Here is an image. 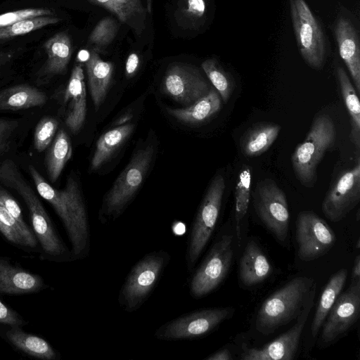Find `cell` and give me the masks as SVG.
<instances>
[{"mask_svg": "<svg viewBox=\"0 0 360 360\" xmlns=\"http://www.w3.org/2000/svg\"><path fill=\"white\" fill-rule=\"evenodd\" d=\"M29 172L38 193L52 205L63 224L72 246V259L86 257L91 250L89 217L75 178L69 176L65 188L58 190L46 182L34 166L29 165Z\"/></svg>", "mask_w": 360, "mask_h": 360, "instance_id": "1", "label": "cell"}, {"mask_svg": "<svg viewBox=\"0 0 360 360\" xmlns=\"http://www.w3.org/2000/svg\"><path fill=\"white\" fill-rule=\"evenodd\" d=\"M316 288L311 278L291 279L263 302L256 316V330L268 335L297 319L307 307L314 306Z\"/></svg>", "mask_w": 360, "mask_h": 360, "instance_id": "2", "label": "cell"}, {"mask_svg": "<svg viewBox=\"0 0 360 360\" xmlns=\"http://www.w3.org/2000/svg\"><path fill=\"white\" fill-rule=\"evenodd\" d=\"M0 184L16 191L26 204L35 236L44 252L58 258L70 256V252L58 236L41 201L11 160L0 163Z\"/></svg>", "mask_w": 360, "mask_h": 360, "instance_id": "3", "label": "cell"}, {"mask_svg": "<svg viewBox=\"0 0 360 360\" xmlns=\"http://www.w3.org/2000/svg\"><path fill=\"white\" fill-rule=\"evenodd\" d=\"M336 139V129L327 114L317 115L308 134L292 154L294 173L300 184L312 188L317 181V167L326 152L333 148Z\"/></svg>", "mask_w": 360, "mask_h": 360, "instance_id": "4", "label": "cell"}, {"mask_svg": "<svg viewBox=\"0 0 360 360\" xmlns=\"http://www.w3.org/2000/svg\"><path fill=\"white\" fill-rule=\"evenodd\" d=\"M171 260L164 250L145 255L131 269L118 294L122 310L132 313L148 300Z\"/></svg>", "mask_w": 360, "mask_h": 360, "instance_id": "5", "label": "cell"}, {"mask_svg": "<svg viewBox=\"0 0 360 360\" xmlns=\"http://www.w3.org/2000/svg\"><path fill=\"white\" fill-rule=\"evenodd\" d=\"M154 153L152 146L137 150L103 198L99 212L102 224L116 220L140 188Z\"/></svg>", "mask_w": 360, "mask_h": 360, "instance_id": "6", "label": "cell"}, {"mask_svg": "<svg viewBox=\"0 0 360 360\" xmlns=\"http://www.w3.org/2000/svg\"><path fill=\"white\" fill-rule=\"evenodd\" d=\"M226 188L224 178L216 175L211 181L192 222L187 240L186 265L191 274L216 229Z\"/></svg>", "mask_w": 360, "mask_h": 360, "instance_id": "7", "label": "cell"}, {"mask_svg": "<svg viewBox=\"0 0 360 360\" xmlns=\"http://www.w3.org/2000/svg\"><path fill=\"white\" fill-rule=\"evenodd\" d=\"M289 3L299 52L309 67L320 70L328 53V39L323 29L304 0H289Z\"/></svg>", "mask_w": 360, "mask_h": 360, "instance_id": "8", "label": "cell"}, {"mask_svg": "<svg viewBox=\"0 0 360 360\" xmlns=\"http://www.w3.org/2000/svg\"><path fill=\"white\" fill-rule=\"evenodd\" d=\"M233 257V238L224 233L219 237L208 253L191 273L188 290L193 299H201L215 290L226 277Z\"/></svg>", "mask_w": 360, "mask_h": 360, "instance_id": "9", "label": "cell"}, {"mask_svg": "<svg viewBox=\"0 0 360 360\" xmlns=\"http://www.w3.org/2000/svg\"><path fill=\"white\" fill-rule=\"evenodd\" d=\"M234 312L235 309L230 307L193 311L161 325L155 330L154 335L158 340L166 341L201 338L230 319Z\"/></svg>", "mask_w": 360, "mask_h": 360, "instance_id": "10", "label": "cell"}, {"mask_svg": "<svg viewBox=\"0 0 360 360\" xmlns=\"http://www.w3.org/2000/svg\"><path fill=\"white\" fill-rule=\"evenodd\" d=\"M255 212L272 236L283 245L289 238L290 214L283 191L270 179L258 181L253 193Z\"/></svg>", "mask_w": 360, "mask_h": 360, "instance_id": "11", "label": "cell"}, {"mask_svg": "<svg viewBox=\"0 0 360 360\" xmlns=\"http://www.w3.org/2000/svg\"><path fill=\"white\" fill-rule=\"evenodd\" d=\"M297 255L304 262L317 259L335 245L336 237L328 223L312 211L300 212L295 221Z\"/></svg>", "mask_w": 360, "mask_h": 360, "instance_id": "12", "label": "cell"}, {"mask_svg": "<svg viewBox=\"0 0 360 360\" xmlns=\"http://www.w3.org/2000/svg\"><path fill=\"white\" fill-rule=\"evenodd\" d=\"M360 314V280L351 281L340 293L322 326L319 345L327 347L347 334L358 321Z\"/></svg>", "mask_w": 360, "mask_h": 360, "instance_id": "13", "label": "cell"}, {"mask_svg": "<svg viewBox=\"0 0 360 360\" xmlns=\"http://www.w3.org/2000/svg\"><path fill=\"white\" fill-rule=\"evenodd\" d=\"M359 160L338 176L322 202V212L332 222L343 219L360 201Z\"/></svg>", "mask_w": 360, "mask_h": 360, "instance_id": "14", "label": "cell"}, {"mask_svg": "<svg viewBox=\"0 0 360 360\" xmlns=\"http://www.w3.org/2000/svg\"><path fill=\"white\" fill-rule=\"evenodd\" d=\"M162 87L167 95L189 105L207 94L212 88L197 70L182 65H174L167 70Z\"/></svg>", "mask_w": 360, "mask_h": 360, "instance_id": "15", "label": "cell"}, {"mask_svg": "<svg viewBox=\"0 0 360 360\" xmlns=\"http://www.w3.org/2000/svg\"><path fill=\"white\" fill-rule=\"evenodd\" d=\"M313 306L307 307L297 322L286 332L260 348H245L243 360H292L297 352L300 338Z\"/></svg>", "mask_w": 360, "mask_h": 360, "instance_id": "16", "label": "cell"}, {"mask_svg": "<svg viewBox=\"0 0 360 360\" xmlns=\"http://www.w3.org/2000/svg\"><path fill=\"white\" fill-rule=\"evenodd\" d=\"M333 31L340 56L345 63L359 94L360 93V45L358 31L351 20L345 16H340L336 19Z\"/></svg>", "mask_w": 360, "mask_h": 360, "instance_id": "17", "label": "cell"}, {"mask_svg": "<svg viewBox=\"0 0 360 360\" xmlns=\"http://www.w3.org/2000/svg\"><path fill=\"white\" fill-rule=\"evenodd\" d=\"M63 108L66 126L77 133L84 124L86 114V93L84 72L81 65H75L65 91Z\"/></svg>", "mask_w": 360, "mask_h": 360, "instance_id": "18", "label": "cell"}, {"mask_svg": "<svg viewBox=\"0 0 360 360\" xmlns=\"http://www.w3.org/2000/svg\"><path fill=\"white\" fill-rule=\"evenodd\" d=\"M272 266L258 243L251 240L247 243L239 262V278L246 287L258 285L271 274Z\"/></svg>", "mask_w": 360, "mask_h": 360, "instance_id": "19", "label": "cell"}, {"mask_svg": "<svg viewBox=\"0 0 360 360\" xmlns=\"http://www.w3.org/2000/svg\"><path fill=\"white\" fill-rule=\"evenodd\" d=\"M47 59L38 73V78L48 79L63 74L72 55V44L69 35L61 32L49 38L44 45Z\"/></svg>", "mask_w": 360, "mask_h": 360, "instance_id": "20", "label": "cell"}, {"mask_svg": "<svg viewBox=\"0 0 360 360\" xmlns=\"http://www.w3.org/2000/svg\"><path fill=\"white\" fill-rule=\"evenodd\" d=\"M44 283L40 276L0 260V292L23 294L40 290Z\"/></svg>", "mask_w": 360, "mask_h": 360, "instance_id": "21", "label": "cell"}, {"mask_svg": "<svg viewBox=\"0 0 360 360\" xmlns=\"http://www.w3.org/2000/svg\"><path fill=\"white\" fill-rule=\"evenodd\" d=\"M278 124L257 123L248 129L240 139L241 152L246 157H257L266 152L276 140L280 132Z\"/></svg>", "mask_w": 360, "mask_h": 360, "instance_id": "22", "label": "cell"}, {"mask_svg": "<svg viewBox=\"0 0 360 360\" xmlns=\"http://www.w3.org/2000/svg\"><path fill=\"white\" fill-rule=\"evenodd\" d=\"M46 94L29 84H19L0 91V110H19L41 106Z\"/></svg>", "mask_w": 360, "mask_h": 360, "instance_id": "23", "label": "cell"}, {"mask_svg": "<svg viewBox=\"0 0 360 360\" xmlns=\"http://www.w3.org/2000/svg\"><path fill=\"white\" fill-rule=\"evenodd\" d=\"M86 68L91 98L96 109H98L106 96L113 70L112 64L103 61L92 51L86 61Z\"/></svg>", "mask_w": 360, "mask_h": 360, "instance_id": "24", "label": "cell"}, {"mask_svg": "<svg viewBox=\"0 0 360 360\" xmlns=\"http://www.w3.org/2000/svg\"><path fill=\"white\" fill-rule=\"evenodd\" d=\"M221 108V98L214 88L186 108L171 109L167 112L184 122L198 124L207 120Z\"/></svg>", "mask_w": 360, "mask_h": 360, "instance_id": "25", "label": "cell"}, {"mask_svg": "<svg viewBox=\"0 0 360 360\" xmlns=\"http://www.w3.org/2000/svg\"><path fill=\"white\" fill-rule=\"evenodd\" d=\"M347 278V269H342L330 277L325 286L311 323V332L314 338L318 335L330 310L342 292Z\"/></svg>", "mask_w": 360, "mask_h": 360, "instance_id": "26", "label": "cell"}, {"mask_svg": "<svg viewBox=\"0 0 360 360\" xmlns=\"http://www.w3.org/2000/svg\"><path fill=\"white\" fill-rule=\"evenodd\" d=\"M336 76L345 107L350 118V140L359 151L360 149V103L358 94L345 69L336 68Z\"/></svg>", "mask_w": 360, "mask_h": 360, "instance_id": "27", "label": "cell"}, {"mask_svg": "<svg viewBox=\"0 0 360 360\" xmlns=\"http://www.w3.org/2000/svg\"><path fill=\"white\" fill-rule=\"evenodd\" d=\"M134 125L125 124L103 134L97 141L91 167L96 169L105 163L124 144L133 131Z\"/></svg>", "mask_w": 360, "mask_h": 360, "instance_id": "28", "label": "cell"}, {"mask_svg": "<svg viewBox=\"0 0 360 360\" xmlns=\"http://www.w3.org/2000/svg\"><path fill=\"white\" fill-rule=\"evenodd\" d=\"M72 153L70 139L63 129H60L51 142L45 159L47 174L51 183L57 181Z\"/></svg>", "mask_w": 360, "mask_h": 360, "instance_id": "29", "label": "cell"}, {"mask_svg": "<svg viewBox=\"0 0 360 360\" xmlns=\"http://www.w3.org/2000/svg\"><path fill=\"white\" fill-rule=\"evenodd\" d=\"M6 337L14 346L29 355L49 360L57 358L56 352L46 340L25 333L18 326L8 330Z\"/></svg>", "mask_w": 360, "mask_h": 360, "instance_id": "30", "label": "cell"}, {"mask_svg": "<svg viewBox=\"0 0 360 360\" xmlns=\"http://www.w3.org/2000/svg\"><path fill=\"white\" fill-rule=\"evenodd\" d=\"M0 231L11 243L34 248L37 240L32 231L24 229L0 202Z\"/></svg>", "mask_w": 360, "mask_h": 360, "instance_id": "31", "label": "cell"}, {"mask_svg": "<svg viewBox=\"0 0 360 360\" xmlns=\"http://www.w3.org/2000/svg\"><path fill=\"white\" fill-rule=\"evenodd\" d=\"M202 68L224 103H226L235 88L232 76L227 72L215 58H210L202 63Z\"/></svg>", "mask_w": 360, "mask_h": 360, "instance_id": "32", "label": "cell"}, {"mask_svg": "<svg viewBox=\"0 0 360 360\" xmlns=\"http://www.w3.org/2000/svg\"><path fill=\"white\" fill-rule=\"evenodd\" d=\"M251 172V169L248 165H243L235 187V219L236 222V233L238 239L240 238V222L245 216L249 207L252 178Z\"/></svg>", "mask_w": 360, "mask_h": 360, "instance_id": "33", "label": "cell"}, {"mask_svg": "<svg viewBox=\"0 0 360 360\" xmlns=\"http://www.w3.org/2000/svg\"><path fill=\"white\" fill-rule=\"evenodd\" d=\"M60 21L58 17L44 15L27 18L0 28V39L23 35Z\"/></svg>", "mask_w": 360, "mask_h": 360, "instance_id": "34", "label": "cell"}, {"mask_svg": "<svg viewBox=\"0 0 360 360\" xmlns=\"http://www.w3.org/2000/svg\"><path fill=\"white\" fill-rule=\"evenodd\" d=\"M92 3L105 7L125 22L133 15L143 11L140 0H89Z\"/></svg>", "mask_w": 360, "mask_h": 360, "instance_id": "35", "label": "cell"}, {"mask_svg": "<svg viewBox=\"0 0 360 360\" xmlns=\"http://www.w3.org/2000/svg\"><path fill=\"white\" fill-rule=\"evenodd\" d=\"M58 127V122L53 117H46L40 120L34 134V144L38 152L44 151L51 143Z\"/></svg>", "mask_w": 360, "mask_h": 360, "instance_id": "36", "label": "cell"}, {"mask_svg": "<svg viewBox=\"0 0 360 360\" xmlns=\"http://www.w3.org/2000/svg\"><path fill=\"white\" fill-rule=\"evenodd\" d=\"M117 30L116 22L110 18L101 20L90 34L89 41L97 49L108 46L115 38Z\"/></svg>", "mask_w": 360, "mask_h": 360, "instance_id": "37", "label": "cell"}, {"mask_svg": "<svg viewBox=\"0 0 360 360\" xmlns=\"http://www.w3.org/2000/svg\"><path fill=\"white\" fill-rule=\"evenodd\" d=\"M44 15H53V12L44 8H24L7 12L0 15V28L24 19Z\"/></svg>", "mask_w": 360, "mask_h": 360, "instance_id": "38", "label": "cell"}, {"mask_svg": "<svg viewBox=\"0 0 360 360\" xmlns=\"http://www.w3.org/2000/svg\"><path fill=\"white\" fill-rule=\"evenodd\" d=\"M18 126L15 120L0 118V157L10 149Z\"/></svg>", "mask_w": 360, "mask_h": 360, "instance_id": "39", "label": "cell"}, {"mask_svg": "<svg viewBox=\"0 0 360 360\" xmlns=\"http://www.w3.org/2000/svg\"><path fill=\"white\" fill-rule=\"evenodd\" d=\"M0 202L24 229L31 231L24 221L21 209L18 202L1 188H0Z\"/></svg>", "mask_w": 360, "mask_h": 360, "instance_id": "40", "label": "cell"}, {"mask_svg": "<svg viewBox=\"0 0 360 360\" xmlns=\"http://www.w3.org/2000/svg\"><path fill=\"white\" fill-rule=\"evenodd\" d=\"M206 11L205 0H186V13L193 21L202 20Z\"/></svg>", "mask_w": 360, "mask_h": 360, "instance_id": "41", "label": "cell"}, {"mask_svg": "<svg viewBox=\"0 0 360 360\" xmlns=\"http://www.w3.org/2000/svg\"><path fill=\"white\" fill-rule=\"evenodd\" d=\"M0 323L13 327L24 324V320L12 309L0 301Z\"/></svg>", "mask_w": 360, "mask_h": 360, "instance_id": "42", "label": "cell"}, {"mask_svg": "<svg viewBox=\"0 0 360 360\" xmlns=\"http://www.w3.org/2000/svg\"><path fill=\"white\" fill-rule=\"evenodd\" d=\"M139 63V56L136 53L129 56L126 62L125 70L128 75H132L136 70Z\"/></svg>", "mask_w": 360, "mask_h": 360, "instance_id": "43", "label": "cell"}, {"mask_svg": "<svg viewBox=\"0 0 360 360\" xmlns=\"http://www.w3.org/2000/svg\"><path fill=\"white\" fill-rule=\"evenodd\" d=\"M233 359L232 354L230 350L225 347L219 349L216 352L210 354L205 359V360H231Z\"/></svg>", "mask_w": 360, "mask_h": 360, "instance_id": "44", "label": "cell"}, {"mask_svg": "<svg viewBox=\"0 0 360 360\" xmlns=\"http://www.w3.org/2000/svg\"><path fill=\"white\" fill-rule=\"evenodd\" d=\"M351 276V281L360 280V255H357L354 259Z\"/></svg>", "mask_w": 360, "mask_h": 360, "instance_id": "45", "label": "cell"}, {"mask_svg": "<svg viewBox=\"0 0 360 360\" xmlns=\"http://www.w3.org/2000/svg\"><path fill=\"white\" fill-rule=\"evenodd\" d=\"M89 56L90 54L89 53L88 51H86V50H82L79 53V55H78V58L81 60H85L86 61L88 60V58H89Z\"/></svg>", "mask_w": 360, "mask_h": 360, "instance_id": "46", "label": "cell"}, {"mask_svg": "<svg viewBox=\"0 0 360 360\" xmlns=\"http://www.w3.org/2000/svg\"><path fill=\"white\" fill-rule=\"evenodd\" d=\"M356 248L357 249H359L360 248V239L359 238H358L357 241H356Z\"/></svg>", "mask_w": 360, "mask_h": 360, "instance_id": "47", "label": "cell"}, {"mask_svg": "<svg viewBox=\"0 0 360 360\" xmlns=\"http://www.w3.org/2000/svg\"><path fill=\"white\" fill-rule=\"evenodd\" d=\"M3 61V57L0 56V63Z\"/></svg>", "mask_w": 360, "mask_h": 360, "instance_id": "48", "label": "cell"}]
</instances>
